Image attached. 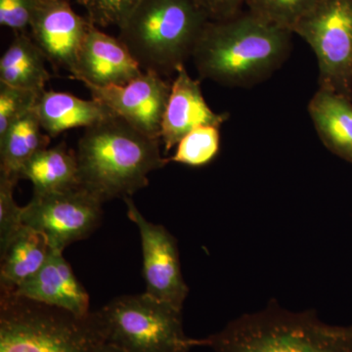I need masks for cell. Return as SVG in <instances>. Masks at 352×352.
Here are the masks:
<instances>
[{"label":"cell","instance_id":"6da1fadb","mask_svg":"<svg viewBox=\"0 0 352 352\" xmlns=\"http://www.w3.org/2000/svg\"><path fill=\"white\" fill-rule=\"evenodd\" d=\"M293 34L250 10L242 11L229 19L208 21L192 58L201 78L226 87H250L286 61Z\"/></svg>","mask_w":352,"mask_h":352},{"label":"cell","instance_id":"7a4b0ae2","mask_svg":"<svg viewBox=\"0 0 352 352\" xmlns=\"http://www.w3.org/2000/svg\"><path fill=\"white\" fill-rule=\"evenodd\" d=\"M76 156L80 186L103 203L131 197L148 186L152 171L170 163L161 141L118 116L85 129Z\"/></svg>","mask_w":352,"mask_h":352},{"label":"cell","instance_id":"3957f363","mask_svg":"<svg viewBox=\"0 0 352 352\" xmlns=\"http://www.w3.org/2000/svg\"><path fill=\"white\" fill-rule=\"evenodd\" d=\"M203 340L214 352H352V326L329 325L310 310L270 303Z\"/></svg>","mask_w":352,"mask_h":352},{"label":"cell","instance_id":"277c9868","mask_svg":"<svg viewBox=\"0 0 352 352\" xmlns=\"http://www.w3.org/2000/svg\"><path fill=\"white\" fill-rule=\"evenodd\" d=\"M208 21L198 0H142L119 38L143 71L164 78L192 57Z\"/></svg>","mask_w":352,"mask_h":352},{"label":"cell","instance_id":"5b68a950","mask_svg":"<svg viewBox=\"0 0 352 352\" xmlns=\"http://www.w3.org/2000/svg\"><path fill=\"white\" fill-rule=\"evenodd\" d=\"M97 311L76 315L1 294L0 352H95L105 342Z\"/></svg>","mask_w":352,"mask_h":352},{"label":"cell","instance_id":"8992f818","mask_svg":"<svg viewBox=\"0 0 352 352\" xmlns=\"http://www.w3.org/2000/svg\"><path fill=\"white\" fill-rule=\"evenodd\" d=\"M182 310L143 293L113 298L97 314L106 342L126 352H189L204 340L185 335Z\"/></svg>","mask_w":352,"mask_h":352},{"label":"cell","instance_id":"52a82bcc","mask_svg":"<svg viewBox=\"0 0 352 352\" xmlns=\"http://www.w3.org/2000/svg\"><path fill=\"white\" fill-rule=\"evenodd\" d=\"M292 32L314 51L319 88L352 100V0H321Z\"/></svg>","mask_w":352,"mask_h":352},{"label":"cell","instance_id":"ba28073f","mask_svg":"<svg viewBox=\"0 0 352 352\" xmlns=\"http://www.w3.org/2000/svg\"><path fill=\"white\" fill-rule=\"evenodd\" d=\"M103 201L82 186L34 193L23 207V223L43 234L51 250L63 252L72 243L85 239L96 230Z\"/></svg>","mask_w":352,"mask_h":352},{"label":"cell","instance_id":"9c48e42d","mask_svg":"<svg viewBox=\"0 0 352 352\" xmlns=\"http://www.w3.org/2000/svg\"><path fill=\"white\" fill-rule=\"evenodd\" d=\"M124 201L127 217L140 234L145 293L182 309L189 288L182 276L175 238L163 226L148 221L131 197L124 198Z\"/></svg>","mask_w":352,"mask_h":352},{"label":"cell","instance_id":"30bf717a","mask_svg":"<svg viewBox=\"0 0 352 352\" xmlns=\"http://www.w3.org/2000/svg\"><path fill=\"white\" fill-rule=\"evenodd\" d=\"M171 83L156 72L144 71L142 75L124 85H85L92 99L101 102L139 131L161 141L162 124L170 98Z\"/></svg>","mask_w":352,"mask_h":352},{"label":"cell","instance_id":"8fae6325","mask_svg":"<svg viewBox=\"0 0 352 352\" xmlns=\"http://www.w3.org/2000/svg\"><path fill=\"white\" fill-rule=\"evenodd\" d=\"M69 1L36 0L30 28L32 39L46 60L72 75L92 24L76 14Z\"/></svg>","mask_w":352,"mask_h":352},{"label":"cell","instance_id":"7c38bea8","mask_svg":"<svg viewBox=\"0 0 352 352\" xmlns=\"http://www.w3.org/2000/svg\"><path fill=\"white\" fill-rule=\"evenodd\" d=\"M143 72L119 38L109 36L92 24L71 78L83 85L106 87L126 85L142 75Z\"/></svg>","mask_w":352,"mask_h":352},{"label":"cell","instance_id":"4fadbf2b","mask_svg":"<svg viewBox=\"0 0 352 352\" xmlns=\"http://www.w3.org/2000/svg\"><path fill=\"white\" fill-rule=\"evenodd\" d=\"M228 113H215L208 105L199 80H193L185 65L180 66L171 83V91L162 124L161 142L164 152L177 146L189 132L201 126L220 127Z\"/></svg>","mask_w":352,"mask_h":352},{"label":"cell","instance_id":"5bb4252c","mask_svg":"<svg viewBox=\"0 0 352 352\" xmlns=\"http://www.w3.org/2000/svg\"><path fill=\"white\" fill-rule=\"evenodd\" d=\"M13 295L67 310L76 316L89 314L90 298L63 252L51 250L41 270L20 285Z\"/></svg>","mask_w":352,"mask_h":352},{"label":"cell","instance_id":"9a60e30c","mask_svg":"<svg viewBox=\"0 0 352 352\" xmlns=\"http://www.w3.org/2000/svg\"><path fill=\"white\" fill-rule=\"evenodd\" d=\"M39 122L51 138L78 127H90L115 117V113L101 102L85 100L67 92L44 90L36 107Z\"/></svg>","mask_w":352,"mask_h":352},{"label":"cell","instance_id":"2e32d148","mask_svg":"<svg viewBox=\"0 0 352 352\" xmlns=\"http://www.w3.org/2000/svg\"><path fill=\"white\" fill-rule=\"evenodd\" d=\"M308 112L329 151L352 163V100L318 88L308 104Z\"/></svg>","mask_w":352,"mask_h":352},{"label":"cell","instance_id":"e0dca14e","mask_svg":"<svg viewBox=\"0 0 352 352\" xmlns=\"http://www.w3.org/2000/svg\"><path fill=\"white\" fill-rule=\"evenodd\" d=\"M50 251L43 234L31 227L23 226L0 251L1 294H13L20 285L34 276L45 263Z\"/></svg>","mask_w":352,"mask_h":352},{"label":"cell","instance_id":"ac0fdd59","mask_svg":"<svg viewBox=\"0 0 352 352\" xmlns=\"http://www.w3.org/2000/svg\"><path fill=\"white\" fill-rule=\"evenodd\" d=\"M46 58L32 36L16 32L0 59V82L41 94L51 78Z\"/></svg>","mask_w":352,"mask_h":352},{"label":"cell","instance_id":"d6986e66","mask_svg":"<svg viewBox=\"0 0 352 352\" xmlns=\"http://www.w3.org/2000/svg\"><path fill=\"white\" fill-rule=\"evenodd\" d=\"M19 178L30 180L36 194L80 186L76 153L69 150L64 142L41 150L23 166Z\"/></svg>","mask_w":352,"mask_h":352},{"label":"cell","instance_id":"ffe728a7","mask_svg":"<svg viewBox=\"0 0 352 352\" xmlns=\"http://www.w3.org/2000/svg\"><path fill=\"white\" fill-rule=\"evenodd\" d=\"M50 140L34 109L0 136V173L18 182L23 166L36 153L48 148Z\"/></svg>","mask_w":352,"mask_h":352},{"label":"cell","instance_id":"44dd1931","mask_svg":"<svg viewBox=\"0 0 352 352\" xmlns=\"http://www.w3.org/2000/svg\"><path fill=\"white\" fill-rule=\"evenodd\" d=\"M220 147L219 127L201 126L189 132L182 139L170 162L185 166L200 168L212 163L219 155Z\"/></svg>","mask_w":352,"mask_h":352},{"label":"cell","instance_id":"7402d4cb","mask_svg":"<svg viewBox=\"0 0 352 352\" xmlns=\"http://www.w3.org/2000/svg\"><path fill=\"white\" fill-rule=\"evenodd\" d=\"M321 0H247L248 10L292 32L294 25Z\"/></svg>","mask_w":352,"mask_h":352},{"label":"cell","instance_id":"603a6c76","mask_svg":"<svg viewBox=\"0 0 352 352\" xmlns=\"http://www.w3.org/2000/svg\"><path fill=\"white\" fill-rule=\"evenodd\" d=\"M97 28L122 27L142 0H76Z\"/></svg>","mask_w":352,"mask_h":352},{"label":"cell","instance_id":"cb8c5ba5","mask_svg":"<svg viewBox=\"0 0 352 352\" xmlns=\"http://www.w3.org/2000/svg\"><path fill=\"white\" fill-rule=\"evenodd\" d=\"M41 94L0 82V136L34 110Z\"/></svg>","mask_w":352,"mask_h":352},{"label":"cell","instance_id":"d4e9b609","mask_svg":"<svg viewBox=\"0 0 352 352\" xmlns=\"http://www.w3.org/2000/svg\"><path fill=\"white\" fill-rule=\"evenodd\" d=\"M17 182L0 173V251L24 226L23 208L14 200V188Z\"/></svg>","mask_w":352,"mask_h":352},{"label":"cell","instance_id":"484cf974","mask_svg":"<svg viewBox=\"0 0 352 352\" xmlns=\"http://www.w3.org/2000/svg\"><path fill=\"white\" fill-rule=\"evenodd\" d=\"M36 0H0V25L15 32H25L31 24Z\"/></svg>","mask_w":352,"mask_h":352},{"label":"cell","instance_id":"4316f807","mask_svg":"<svg viewBox=\"0 0 352 352\" xmlns=\"http://www.w3.org/2000/svg\"><path fill=\"white\" fill-rule=\"evenodd\" d=\"M212 21L229 19L242 12L247 0H198Z\"/></svg>","mask_w":352,"mask_h":352},{"label":"cell","instance_id":"83f0119b","mask_svg":"<svg viewBox=\"0 0 352 352\" xmlns=\"http://www.w3.org/2000/svg\"><path fill=\"white\" fill-rule=\"evenodd\" d=\"M95 352H126L120 347L116 346V344H110V342H103Z\"/></svg>","mask_w":352,"mask_h":352}]
</instances>
